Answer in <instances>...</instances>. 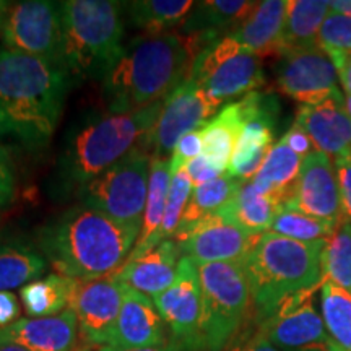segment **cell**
I'll return each instance as SVG.
<instances>
[{"instance_id":"obj_1","label":"cell","mask_w":351,"mask_h":351,"mask_svg":"<svg viewBox=\"0 0 351 351\" xmlns=\"http://www.w3.org/2000/svg\"><path fill=\"white\" fill-rule=\"evenodd\" d=\"M72 85L69 70L0 49V140L38 150L54 137Z\"/></svg>"},{"instance_id":"obj_2","label":"cell","mask_w":351,"mask_h":351,"mask_svg":"<svg viewBox=\"0 0 351 351\" xmlns=\"http://www.w3.org/2000/svg\"><path fill=\"white\" fill-rule=\"evenodd\" d=\"M140 226L116 221L85 204L49 219L38 232V249L60 275L93 280L119 271L137 244Z\"/></svg>"},{"instance_id":"obj_3","label":"cell","mask_w":351,"mask_h":351,"mask_svg":"<svg viewBox=\"0 0 351 351\" xmlns=\"http://www.w3.org/2000/svg\"><path fill=\"white\" fill-rule=\"evenodd\" d=\"M202 49L199 39L182 33L134 38L103 80L108 109L130 112L166 101L191 75Z\"/></svg>"},{"instance_id":"obj_4","label":"cell","mask_w":351,"mask_h":351,"mask_svg":"<svg viewBox=\"0 0 351 351\" xmlns=\"http://www.w3.org/2000/svg\"><path fill=\"white\" fill-rule=\"evenodd\" d=\"M165 101L130 112H93L75 122L57 160L60 191H80L96 176L140 147L160 117Z\"/></svg>"},{"instance_id":"obj_5","label":"cell","mask_w":351,"mask_h":351,"mask_svg":"<svg viewBox=\"0 0 351 351\" xmlns=\"http://www.w3.org/2000/svg\"><path fill=\"white\" fill-rule=\"evenodd\" d=\"M324 247L326 241L301 243L270 231L261 234L241 261L258 322L291 298L322 288Z\"/></svg>"},{"instance_id":"obj_6","label":"cell","mask_w":351,"mask_h":351,"mask_svg":"<svg viewBox=\"0 0 351 351\" xmlns=\"http://www.w3.org/2000/svg\"><path fill=\"white\" fill-rule=\"evenodd\" d=\"M124 3L112 0L62 2L64 59L70 77L104 80L124 52Z\"/></svg>"},{"instance_id":"obj_7","label":"cell","mask_w":351,"mask_h":351,"mask_svg":"<svg viewBox=\"0 0 351 351\" xmlns=\"http://www.w3.org/2000/svg\"><path fill=\"white\" fill-rule=\"evenodd\" d=\"M204 317L205 351H225L238 337L252 306L247 276L241 262L197 263Z\"/></svg>"},{"instance_id":"obj_8","label":"cell","mask_w":351,"mask_h":351,"mask_svg":"<svg viewBox=\"0 0 351 351\" xmlns=\"http://www.w3.org/2000/svg\"><path fill=\"white\" fill-rule=\"evenodd\" d=\"M150 168L152 155L137 147L96 176L77 194L88 207L99 210L116 221L142 228Z\"/></svg>"},{"instance_id":"obj_9","label":"cell","mask_w":351,"mask_h":351,"mask_svg":"<svg viewBox=\"0 0 351 351\" xmlns=\"http://www.w3.org/2000/svg\"><path fill=\"white\" fill-rule=\"evenodd\" d=\"M221 106L228 99L257 91L265 83L262 59L225 36L199 52L187 78Z\"/></svg>"},{"instance_id":"obj_10","label":"cell","mask_w":351,"mask_h":351,"mask_svg":"<svg viewBox=\"0 0 351 351\" xmlns=\"http://www.w3.org/2000/svg\"><path fill=\"white\" fill-rule=\"evenodd\" d=\"M0 38L3 49L65 67L62 2H10Z\"/></svg>"},{"instance_id":"obj_11","label":"cell","mask_w":351,"mask_h":351,"mask_svg":"<svg viewBox=\"0 0 351 351\" xmlns=\"http://www.w3.org/2000/svg\"><path fill=\"white\" fill-rule=\"evenodd\" d=\"M218 109L217 101L210 98L202 88L186 80L165 101L160 117L145 135L140 147L152 156L168 158L184 135L202 129L212 121Z\"/></svg>"},{"instance_id":"obj_12","label":"cell","mask_w":351,"mask_h":351,"mask_svg":"<svg viewBox=\"0 0 351 351\" xmlns=\"http://www.w3.org/2000/svg\"><path fill=\"white\" fill-rule=\"evenodd\" d=\"M155 306L169 330L171 340L187 351H205L202 340L204 302L197 263L181 257L174 283L155 296Z\"/></svg>"},{"instance_id":"obj_13","label":"cell","mask_w":351,"mask_h":351,"mask_svg":"<svg viewBox=\"0 0 351 351\" xmlns=\"http://www.w3.org/2000/svg\"><path fill=\"white\" fill-rule=\"evenodd\" d=\"M276 88L302 104H319L340 93L339 72L320 46L288 52L275 67Z\"/></svg>"},{"instance_id":"obj_14","label":"cell","mask_w":351,"mask_h":351,"mask_svg":"<svg viewBox=\"0 0 351 351\" xmlns=\"http://www.w3.org/2000/svg\"><path fill=\"white\" fill-rule=\"evenodd\" d=\"M125 287L114 274L93 280H77L70 311L78 322V333L88 345H109L119 317Z\"/></svg>"},{"instance_id":"obj_15","label":"cell","mask_w":351,"mask_h":351,"mask_svg":"<svg viewBox=\"0 0 351 351\" xmlns=\"http://www.w3.org/2000/svg\"><path fill=\"white\" fill-rule=\"evenodd\" d=\"M258 238L261 234H249L219 213L208 215L173 236L184 257L195 263L241 262Z\"/></svg>"},{"instance_id":"obj_16","label":"cell","mask_w":351,"mask_h":351,"mask_svg":"<svg viewBox=\"0 0 351 351\" xmlns=\"http://www.w3.org/2000/svg\"><path fill=\"white\" fill-rule=\"evenodd\" d=\"M311 295L313 291L291 298L269 319L258 322L267 340L280 351H327L330 337Z\"/></svg>"},{"instance_id":"obj_17","label":"cell","mask_w":351,"mask_h":351,"mask_svg":"<svg viewBox=\"0 0 351 351\" xmlns=\"http://www.w3.org/2000/svg\"><path fill=\"white\" fill-rule=\"evenodd\" d=\"M285 205L311 217L339 225L345 218L335 163L326 153L314 152L302 161L291 199Z\"/></svg>"},{"instance_id":"obj_18","label":"cell","mask_w":351,"mask_h":351,"mask_svg":"<svg viewBox=\"0 0 351 351\" xmlns=\"http://www.w3.org/2000/svg\"><path fill=\"white\" fill-rule=\"evenodd\" d=\"M169 340L168 327L158 313L155 302L142 293L125 287L119 317L108 346L116 350H145L156 348Z\"/></svg>"},{"instance_id":"obj_19","label":"cell","mask_w":351,"mask_h":351,"mask_svg":"<svg viewBox=\"0 0 351 351\" xmlns=\"http://www.w3.org/2000/svg\"><path fill=\"white\" fill-rule=\"evenodd\" d=\"M296 124L309 135L315 150L333 161L351 155V116L341 93L319 104H302Z\"/></svg>"},{"instance_id":"obj_20","label":"cell","mask_w":351,"mask_h":351,"mask_svg":"<svg viewBox=\"0 0 351 351\" xmlns=\"http://www.w3.org/2000/svg\"><path fill=\"white\" fill-rule=\"evenodd\" d=\"M78 322L73 311L52 317L19 319L0 328V343H13L29 351H73Z\"/></svg>"},{"instance_id":"obj_21","label":"cell","mask_w":351,"mask_h":351,"mask_svg":"<svg viewBox=\"0 0 351 351\" xmlns=\"http://www.w3.org/2000/svg\"><path fill=\"white\" fill-rule=\"evenodd\" d=\"M179 254L181 249L174 239L163 241L145 256L129 258L114 276L124 287L155 298L174 283L181 262Z\"/></svg>"},{"instance_id":"obj_22","label":"cell","mask_w":351,"mask_h":351,"mask_svg":"<svg viewBox=\"0 0 351 351\" xmlns=\"http://www.w3.org/2000/svg\"><path fill=\"white\" fill-rule=\"evenodd\" d=\"M257 2L247 0H204L194 3L184 21L181 33L195 36L207 47L218 39L230 36L251 15Z\"/></svg>"},{"instance_id":"obj_23","label":"cell","mask_w":351,"mask_h":351,"mask_svg":"<svg viewBox=\"0 0 351 351\" xmlns=\"http://www.w3.org/2000/svg\"><path fill=\"white\" fill-rule=\"evenodd\" d=\"M287 8L288 2L285 0L257 2L251 15L231 36L261 59L267 56L280 57Z\"/></svg>"},{"instance_id":"obj_24","label":"cell","mask_w":351,"mask_h":351,"mask_svg":"<svg viewBox=\"0 0 351 351\" xmlns=\"http://www.w3.org/2000/svg\"><path fill=\"white\" fill-rule=\"evenodd\" d=\"M171 184V171L168 158L152 156L150 168V182H148L147 205H145L142 228L129 258H137L145 256L147 252L153 251L156 245H160V230L163 223L166 200H168ZM127 258V261H129Z\"/></svg>"},{"instance_id":"obj_25","label":"cell","mask_w":351,"mask_h":351,"mask_svg":"<svg viewBox=\"0 0 351 351\" xmlns=\"http://www.w3.org/2000/svg\"><path fill=\"white\" fill-rule=\"evenodd\" d=\"M304 158L296 155L283 140L275 143L252 184L262 194L274 197L280 207L291 199Z\"/></svg>"},{"instance_id":"obj_26","label":"cell","mask_w":351,"mask_h":351,"mask_svg":"<svg viewBox=\"0 0 351 351\" xmlns=\"http://www.w3.org/2000/svg\"><path fill=\"white\" fill-rule=\"evenodd\" d=\"M243 127L244 122L239 104L238 101H232L200 129L202 145H204L202 155L221 173H225L230 166Z\"/></svg>"},{"instance_id":"obj_27","label":"cell","mask_w":351,"mask_h":351,"mask_svg":"<svg viewBox=\"0 0 351 351\" xmlns=\"http://www.w3.org/2000/svg\"><path fill=\"white\" fill-rule=\"evenodd\" d=\"M330 13V2L324 0H291L288 2L280 57L288 52L319 46L320 26Z\"/></svg>"},{"instance_id":"obj_28","label":"cell","mask_w":351,"mask_h":351,"mask_svg":"<svg viewBox=\"0 0 351 351\" xmlns=\"http://www.w3.org/2000/svg\"><path fill=\"white\" fill-rule=\"evenodd\" d=\"M47 261L38 247L16 238L0 236V291L23 288L46 270Z\"/></svg>"},{"instance_id":"obj_29","label":"cell","mask_w":351,"mask_h":351,"mask_svg":"<svg viewBox=\"0 0 351 351\" xmlns=\"http://www.w3.org/2000/svg\"><path fill=\"white\" fill-rule=\"evenodd\" d=\"M280 204L274 197L258 192L252 181L244 182L232 200L225 208L219 210V215L238 225L249 234H263L270 231Z\"/></svg>"},{"instance_id":"obj_30","label":"cell","mask_w":351,"mask_h":351,"mask_svg":"<svg viewBox=\"0 0 351 351\" xmlns=\"http://www.w3.org/2000/svg\"><path fill=\"white\" fill-rule=\"evenodd\" d=\"M77 280L60 274H51L44 278L20 288L21 304L32 317H52L64 313L70 306Z\"/></svg>"},{"instance_id":"obj_31","label":"cell","mask_w":351,"mask_h":351,"mask_svg":"<svg viewBox=\"0 0 351 351\" xmlns=\"http://www.w3.org/2000/svg\"><path fill=\"white\" fill-rule=\"evenodd\" d=\"M130 23L145 34H165L184 25L194 2L191 0H135L125 3Z\"/></svg>"},{"instance_id":"obj_32","label":"cell","mask_w":351,"mask_h":351,"mask_svg":"<svg viewBox=\"0 0 351 351\" xmlns=\"http://www.w3.org/2000/svg\"><path fill=\"white\" fill-rule=\"evenodd\" d=\"M243 184V181L231 178L230 174H223L213 179V181L194 187V192H192L186 212L182 215L178 231L187 230V228L195 225L197 221H200L202 218L218 213L219 210L225 208Z\"/></svg>"},{"instance_id":"obj_33","label":"cell","mask_w":351,"mask_h":351,"mask_svg":"<svg viewBox=\"0 0 351 351\" xmlns=\"http://www.w3.org/2000/svg\"><path fill=\"white\" fill-rule=\"evenodd\" d=\"M320 309L330 340L351 351V291L326 280L320 288Z\"/></svg>"},{"instance_id":"obj_34","label":"cell","mask_w":351,"mask_h":351,"mask_svg":"<svg viewBox=\"0 0 351 351\" xmlns=\"http://www.w3.org/2000/svg\"><path fill=\"white\" fill-rule=\"evenodd\" d=\"M322 267L326 280L351 291V221L348 218L341 219L326 241Z\"/></svg>"},{"instance_id":"obj_35","label":"cell","mask_w":351,"mask_h":351,"mask_svg":"<svg viewBox=\"0 0 351 351\" xmlns=\"http://www.w3.org/2000/svg\"><path fill=\"white\" fill-rule=\"evenodd\" d=\"M335 230V225L314 218L301 210L282 205L271 221L270 232L285 236V238L301 241V243H315L327 241Z\"/></svg>"},{"instance_id":"obj_36","label":"cell","mask_w":351,"mask_h":351,"mask_svg":"<svg viewBox=\"0 0 351 351\" xmlns=\"http://www.w3.org/2000/svg\"><path fill=\"white\" fill-rule=\"evenodd\" d=\"M192 192H194V186H192V181L186 169L171 176L168 200H166L165 217L160 230V244L163 241L173 239L182 219V215L186 212L189 200H191Z\"/></svg>"},{"instance_id":"obj_37","label":"cell","mask_w":351,"mask_h":351,"mask_svg":"<svg viewBox=\"0 0 351 351\" xmlns=\"http://www.w3.org/2000/svg\"><path fill=\"white\" fill-rule=\"evenodd\" d=\"M317 44L328 54L351 52V16L330 10L320 26Z\"/></svg>"},{"instance_id":"obj_38","label":"cell","mask_w":351,"mask_h":351,"mask_svg":"<svg viewBox=\"0 0 351 351\" xmlns=\"http://www.w3.org/2000/svg\"><path fill=\"white\" fill-rule=\"evenodd\" d=\"M202 150H204V145H202L200 129L189 132V134L184 135V137L178 142V145H176L173 155L169 158L171 176L186 169L191 161H194L195 158H199L202 155Z\"/></svg>"},{"instance_id":"obj_39","label":"cell","mask_w":351,"mask_h":351,"mask_svg":"<svg viewBox=\"0 0 351 351\" xmlns=\"http://www.w3.org/2000/svg\"><path fill=\"white\" fill-rule=\"evenodd\" d=\"M225 351H280L263 335L261 327L247 328L243 333H238L234 340Z\"/></svg>"},{"instance_id":"obj_40","label":"cell","mask_w":351,"mask_h":351,"mask_svg":"<svg viewBox=\"0 0 351 351\" xmlns=\"http://www.w3.org/2000/svg\"><path fill=\"white\" fill-rule=\"evenodd\" d=\"M16 191L15 168L12 158L3 147H0V208L7 207L13 200Z\"/></svg>"},{"instance_id":"obj_41","label":"cell","mask_w":351,"mask_h":351,"mask_svg":"<svg viewBox=\"0 0 351 351\" xmlns=\"http://www.w3.org/2000/svg\"><path fill=\"white\" fill-rule=\"evenodd\" d=\"M335 163L337 176H339L341 207H343L345 218L351 221V155L333 161Z\"/></svg>"},{"instance_id":"obj_42","label":"cell","mask_w":351,"mask_h":351,"mask_svg":"<svg viewBox=\"0 0 351 351\" xmlns=\"http://www.w3.org/2000/svg\"><path fill=\"white\" fill-rule=\"evenodd\" d=\"M186 173L189 174V178H191L192 186L194 187H199L202 184H207L210 181H213V179L219 178V176H223L221 171L213 168L204 155H200L199 158H195L194 161H191V163L187 165Z\"/></svg>"},{"instance_id":"obj_43","label":"cell","mask_w":351,"mask_h":351,"mask_svg":"<svg viewBox=\"0 0 351 351\" xmlns=\"http://www.w3.org/2000/svg\"><path fill=\"white\" fill-rule=\"evenodd\" d=\"M282 140L301 158H307L311 153H314L313 140L309 138V135L306 134L304 129L301 125H298L296 122L289 127V130L283 135Z\"/></svg>"},{"instance_id":"obj_44","label":"cell","mask_w":351,"mask_h":351,"mask_svg":"<svg viewBox=\"0 0 351 351\" xmlns=\"http://www.w3.org/2000/svg\"><path fill=\"white\" fill-rule=\"evenodd\" d=\"M20 317V302L10 291H0V328L10 326Z\"/></svg>"},{"instance_id":"obj_45","label":"cell","mask_w":351,"mask_h":351,"mask_svg":"<svg viewBox=\"0 0 351 351\" xmlns=\"http://www.w3.org/2000/svg\"><path fill=\"white\" fill-rule=\"evenodd\" d=\"M335 62L337 72L341 85L345 88L346 96L351 98V52H335V54H328Z\"/></svg>"},{"instance_id":"obj_46","label":"cell","mask_w":351,"mask_h":351,"mask_svg":"<svg viewBox=\"0 0 351 351\" xmlns=\"http://www.w3.org/2000/svg\"><path fill=\"white\" fill-rule=\"evenodd\" d=\"M99 351H187L184 346H181L179 343H176L174 340H169L168 343L161 345V346H156V348H145V350H116V348H111V346H104V348H101Z\"/></svg>"},{"instance_id":"obj_47","label":"cell","mask_w":351,"mask_h":351,"mask_svg":"<svg viewBox=\"0 0 351 351\" xmlns=\"http://www.w3.org/2000/svg\"><path fill=\"white\" fill-rule=\"evenodd\" d=\"M330 10L351 16V0H335V2H330Z\"/></svg>"},{"instance_id":"obj_48","label":"cell","mask_w":351,"mask_h":351,"mask_svg":"<svg viewBox=\"0 0 351 351\" xmlns=\"http://www.w3.org/2000/svg\"><path fill=\"white\" fill-rule=\"evenodd\" d=\"M8 7H10V2H5V0H0V32H2L3 20H5Z\"/></svg>"},{"instance_id":"obj_49","label":"cell","mask_w":351,"mask_h":351,"mask_svg":"<svg viewBox=\"0 0 351 351\" xmlns=\"http://www.w3.org/2000/svg\"><path fill=\"white\" fill-rule=\"evenodd\" d=\"M0 351H29V350L13 343H0Z\"/></svg>"},{"instance_id":"obj_50","label":"cell","mask_w":351,"mask_h":351,"mask_svg":"<svg viewBox=\"0 0 351 351\" xmlns=\"http://www.w3.org/2000/svg\"><path fill=\"white\" fill-rule=\"evenodd\" d=\"M327 351H346V350L340 348L339 345H335V343H333V341L330 340V343H328V346H327Z\"/></svg>"},{"instance_id":"obj_51","label":"cell","mask_w":351,"mask_h":351,"mask_svg":"<svg viewBox=\"0 0 351 351\" xmlns=\"http://www.w3.org/2000/svg\"><path fill=\"white\" fill-rule=\"evenodd\" d=\"M345 104H346V109H348V112L351 116V98H350V96H346V98H345Z\"/></svg>"},{"instance_id":"obj_52","label":"cell","mask_w":351,"mask_h":351,"mask_svg":"<svg viewBox=\"0 0 351 351\" xmlns=\"http://www.w3.org/2000/svg\"><path fill=\"white\" fill-rule=\"evenodd\" d=\"M80 351H91V350H88V348H83V350H80Z\"/></svg>"}]
</instances>
